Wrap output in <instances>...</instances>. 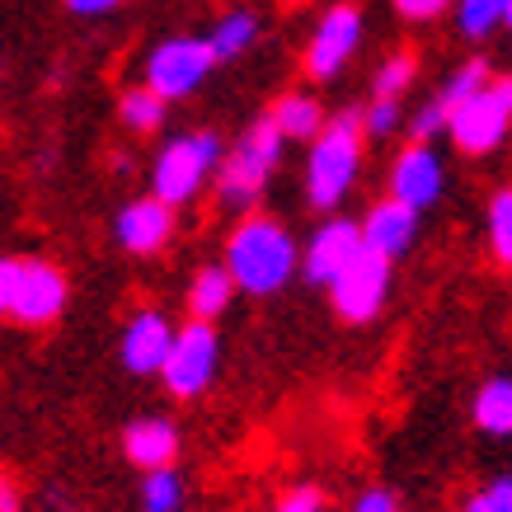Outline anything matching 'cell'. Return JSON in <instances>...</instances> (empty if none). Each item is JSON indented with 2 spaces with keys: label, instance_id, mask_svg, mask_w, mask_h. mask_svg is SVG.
Here are the masks:
<instances>
[{
  "label": "cell",
  "instance_id": "obj_1",
  "mask_svg": "<svg viewBox=\"0 0 512 512\" xmlns=\"http://www.w3.org/2000/svg\"><path fill=\"white\" fill-rule=\"evenodd\" d=\"M226 259H231L235 287L264 296V292H278L282 282L292 278L296 249H292V240H287L282 226H273V221H264V217H249L245 226L231 235Z\"/></svg>",
  "mask_w": 512,
  "mask_h": 512
},
{
  "label": "cell",
  "instance_id": "obj_2",
  "mask_svg": "<svg viewBox=\"0 0 512 512\" xmlns=\"http://www.w3.org/2000/svg\"><path fill=\"white\" fill-rule=\"evenodd\" d=\"M66 282L52 264L38 259H5L0 264V311L24 325H47L52 315L62 311Z\"/></svg>",
  "mask_w": 512,
  "mask_h": 512
},
{
  "label": "cell",
  "instance_id": "obj_3",
  "mask_svg": "<svg viewBox=\"0 0 512 512\" xmlns=\"http://www.w3.org/2000/svg\"><path fill=\"white\" fill-rule=\"evenodd\" d=\"M278 141H282V127L273 113L259 118V123L240 137V146H235L231 156H226V165H221V202H226V207H249V202L259 198L268 170L278 165Z\"/></svg>",
  "mask_w": 512,
  "mask_h": 512
},
{
  "label": "cell",
  "instance_id": "obj_4",
  "mask_svg": "<svg viewBox=\"0 0 512 512\" xmlns=\"http://www.w3.org/2000/svg\"><path fill=\"white\" fill-rule=\"evenodd\" d=\"M357 132H362V118H357V113H339V118L325 127V137L315 141V151H311V202L320 207V212L339 207V198L348 193V184H353Z\"/></svg>",
  "mask_w": 512,
  "mask_h": 512
},
{
  "label": "cell",
  "instance_id": "obj_5",
  "mask_svg": "<svg viewBox=\"0 0 512 512\" xmlns=\"http://www.w3.org/2000/svg\"><path fill=\"white\" fill-rule=\"evenodd\" d=\"M217 156H221V146H217V137H212V132L170 141V146L160 151V160H156V198L165 202V207L188 202L193 193H198L202 174L217 165Z\"/></svg>",
  "mask_w": 512,
  "mask_h": 512
},
{
  "label": "cell",
  "instance_id": "obj_6",
  "mask_svg": "<svg viewBox=\"0 0 512 512\" xmlns=\"http://www.w3.org/2000/svg\"><path fill=\"white\" fill-rule=\"evenodd\" d=\"M386 282H390V259L362 245V254L343 268L329 292H334V306H339L348 325H367L381 311V301H386Z\"/></svg>",
  "mask_w": 512,
  "mask_h": 512
},
{
  "label": "cell",
  "instance_id": "obj_7",
  "mask_svg": "<svg viewBox=\"0 0 512 512\" xmlns=\"http://www.w3.org/2000/svg\"><path fill=\"white\" fill-rule=\"evenodd\" d=\"M212 62H217L212 43H202V38H174V43L156 47L146 80H151V90H156L160 99H184V94L212 71Z\"/></svg>",
  "mask_w": 512,
  "mask_h": 512
},
{
  "label": "cell",
  "instance_id": "obj_8",
  "mask_svg": "<svg viewBox=\"0 0 512 512\" xmlns=\"http://www.w3.org/2000/svg\"><path fill=\"white\" fill-rule=\"evenodd\" d=\"M508 118H512L508 94L484 90L451 113V137H456V146H461L466 156H484V151H494L498 141L508 137Z\"/></svg>",
  "mask_w": 512,
  "mask_h": 512
},
{
  "label": "cell",
  "instance_id": "obj_9",
  "mask_svg": "<svg viewBox=\"0 0 512 512\" xmlns=\"http://www.w3.org/2000/svg\"><path fill=\"white\" fill-rule=\"evenodd\" d=\"M212 372H217V339H212V329L207 325H193L174 339V353L170 362H165V386L179 395V400H188V395H198L207 381H212Z\"/></svg>",
  "mask_w": 512,
  "mask_h": 512
},
{
  "label": "cell",
  "instance_id": "obj_10",
  "mask_svg": "<svg viewBox=\"0 0 512 512\" xmlns=\"http://www.w3.org/2000/svg\"><path fill=\"white\" fill-rule=\"evenodd\" d=\"M357 33H362V15H357L353 5H334L325 19H320V29L311 38V52H306V66H311V76H334L348 57H353L357 47Z\"/></svg>",
  "mask_w": 512,
  "mask_h": 512
},
{
  "label": "cell",
  "instance_id": "obj_11",
  "mask_svg": "<svg viewBox=\"0 0 512 512\" xmlns=\"http://www.w3.org/2000/svg\"><path fill=\"white\" fill-rule=\"evenodd\" d=\"M362 245H367V240H362V231H357L353 221H329L325 231L315 235L311 254H306V278H311L315 287H334L343 268L362 254Z\"/></svg>",
  "mask_w": 512,
  "mask_h": 512
},
{
  "label": "cell",
  "instance_id": "obj_12",
  "mask_svg": "<svg viewBox=\"0 0 512 512\" xmlns=\"http://www.w3.org/2000/svg\"><path fill=\"white\" fill-rule=\"evenodd\" d=\"M174 339H179V334H170V325H165L160 315H151V311L137 315L123 334V367L132 376L165 372V362H170V353H174Z\"/></svg>",
  "mask_w": 512,
  "mask_h": 512
},
{
  "label": "cell",
  "instance_id": "obj_13",
  "mask_svg": "<svg viewBox=\"0 0 512 512\" xmlns=\"http://www.w3.org/2000/svg\"><path fill=\"white\" fill-rule=\"evenodd\" d=\"M390 188H395V202L404 207H428V202L442 193V165H437L433 146H409L400 160H395V174H390Z\"/></svg>",
  "mask_w": 512,
  "mask_h": 512
},
{
  "label": "cell",
  "instance_id": "obj_14",
  "mask_svg": "<svg viewBox=\"0 0 512 512\" xmlns=\"http://www.w3.org/2000/svg\"><path fill=\"white\" fill-rule=\"evenodd\" d=\"M174 217L170 207L160 198H141L132 202L123 217H118V240H123V249H132V254H151V249L165 245V235H170Z\"/></svg>",
  "mask_w": 512,
  "mask_h": 512
},
{
  "label": "cell",
  "instance_id": "obj_15",
  "mask_svg": "<svg viewBox=\"0 0 512 512\" xmlns=\"http://www.w3.org/2000/svg\"><path fill=\"white\" fill-rule=\"evenodd\" d=\"M414 231H419V212H414V207H404V202H381L372 217H367V226H362V240H367V249L395 259V254L409 249Z\"/></svg>",
  "mask_w": 512,
  "mask_h": 512
},
{
  "label": "cell",
  "instance_id": "obj_16",
  "mask_svg": "<svg viewBox=\"0 0 512 512\" xmlns=\"http://www.w3.org/2000/svg\"><path fill=\"white\" fill-rule=\"evenodd\" d=\"M123 447H127V461H132V466H141V470H170L174 451H179V437H174L170 423L141 419V423H132V428H127Z\"/></svg>",
  "mask_w": 512,
  "mask_h": 512
},
{
  "label": "cell",
  "instance_id": "obj_17",
  "mask_svg": "<svg viewBox=\"0 0 512 512\" xmlns=\"http://www.w3.org/2000/svg\"><path fill=\"white\" fill-rule=\"evenodd\" d=\"M231 292H235L231 268H202L198 282H193V292H188V311H193V320H198V325L217 320V315L226 311Z\"/></svg>",
  "mask_w": 512,
  "mask_h": 512
},
{
  "label": "cell",
  "instance_id": "obj_18",
  "mask_svg": "<svg viewBox=\"0 0 512 512\" xmlns=\"http://www.w3.org/2000/svg\"><path fill=\"white\" fill-rule=\"evenodd\" d=\"M475 423L484 433H512V381H489L475 400Z\"/></svg>",
  "mask_w": 512,
  "mask_h": 512
},
{
  "label": "cell",
  "instance_id": "obj_19",
  "mask_svg": "<svg viewBox=\"0 0 512 512\" xmlns=\"http://www.w3.org/2000/svg\"><path fill=\"white\" fill-rule=\"evenodd\" d=\"M273 118H278L282 137H315V132H320V104L306 99V94H287V99H278Z\"/></svg>",
  "mask_w": 512,
  "mask_h": 512
},
{
  "label": "cell",
  "instance_id": "obj_20",
  "mask_svg": "<svg viewBox=\"0 0 512 512\" xmlns=\"http://www.w3.org/2000/svg\"><path fill=\"white\" fill-rule=\"evenodd\" d=\"M254 15H231V19H221L217 33L207 38L212 43V52H217V62H226V57H240L249 43H254Z\"/></svg>",
  "mask_w": 512,
  "mask_h": 512
},
{
  "label": "cell",
  "instance_id": "obj_21",
  "mask_svg": "<svg viewBox=\"0 0 512 512\" xmlns=\"http://www.w3.org/2000/svg\"><path fill=\"white\" fill-rule=\"evenodd\" d=\"M160 118H165V99H160L151 85H146V90H127V99H123V123L127 127L151 132V127H160Z\"/></svg>",
  "mask_w": 512,
  "mask_h": 512
},
{
  "label": "cell",
  "instance_id": "obj_22",
  "mask_svg": "<svg viewBox=\"0 0 512 512\" xmlns=\"http://www.w3.org/2000/svg\"><path fill=\"white\" fill-rule=\"evenodd\" d=\"M484 80H489V66H484V62H470L466 71H456V76H451V85H447V90H442V109H447V113H456V109H461V104H470L475 94H484V90H489Z\"/></svg>",
  "mask_w": 512,
  "mask_h": 512
},
{
  "label": "cell",
  "instance_id": "obj_23",
  "mask_svg": "<svg viewBox=\"0 0 512 512\" xmlns=\"http://www.w3.org/2000/svg\"><path fill=\"white\" fill-rule=\"evenodd\" d=\"M508 5L512 0H461V29L470 33V38H480V33H489L498 24V19H508Z\"/></svg>",
  "mask_w": 512,
  "mask_h": 512
},
{
  "label": "cell",
  "instance_id": "obj_24",
  "mask_svg": "<svg viewBox=\"0 0 512 512\" xmlns=\"http://www.w3.org/2000/svg\"><path fill=\"white\" fill-rule=\"evenodd\" d=\"M489 240H494L498 264L512 268V188H503L494 198V212H489Z\"/></svg>",
  "mask_w": 512,
  "mask_h": 512
},
{
  "label": "cell",
  "instance_id": "obj_25",
  "mask_svg": "<svg viewBox=\"0 0 512 512\" xmlns=\"http://www.w3.org/2000/svg\"><path fill=\"white\" fill-rule=\"evenodd\" d=\"M409 80H414V57H395V62H386L381 66V76H376V99H390V104H395Z\"/></svg>",
  "mask_w": 512,
  "mask_h": 512
},
{
  "label": "cell",
  "instance_id": "obj_26",
  "mask_svg": "<svg viewBox=\"0 0 512 512\" xmlns=\"http://www.w3.org/2000/svg\"><path fill=\"white\" fill-rule=\"evenodd\" d=\"M179 508V480L170 470H151L146 480V512H174Z\"/></svg>",
  "mask_w": 512,
  "mask_h": 512
},
{
  "label": "cell",
  "instance_id": "obj_27",
  "mask_svg": "<svg viewBox=\"0 0 512 512\" xmlns=\"http://www.w3.org/2000/svg\"><path fill=\"white\" fill-rule=\"evenodd\" d=\"M466 512H512V480L489 484L484 494L470 498V508H466Z\"/></svg>",
  "mask_w": 512,
  "mask_h": 512
},
{
  "label": "cell",
  "instance_id": "obj_28",
  "mask_svg": "<svg viewBox=\"0 0 512 512\" xmlns=\"http://www.w3.org/2000/svg\"><path fill=\"white\" fill-rule=\"evenodd\" d=\"M437 127H451V113L442 109V99H437V104H428V109H423L419 118H414V137L428 141V137L437 132Z\"/></svg>",
  "mask_w": 512,
  "mask_h": 512
},
{
  "label": "cell",
  "instance_id": "obj_29",
  "mask_svg": "<svg viewBox=\"0 0 512 512\" xmlns=\"http://www.w3.org/2000/svg\"><path fill=\"white\" fill-rule=\"evenodd\" d=\"M395 118H400V109H395L390 99H376L372 113H367V132H372V137H386L390 127H395Z\"/></svg>",
  "mask_w": 512,
  "mask_h": 512
},
{
  "label": "cell",
  "instance_id": "obj_30",
  "mask_svg": "<svg viewBox=\"0 0 512 512\" xmlns=\"http://www.w3.org/2000/svg\"><path fill=\"white\" fill-rule=\"evenodd\" d=\"M395 5H400L404 19H433L447 10V0H395Z\"/></svg>",
  "mask_w": 512,
  "mask_h": 512
},
{
  "label": "cell",
  "instance_id": "obj_31",
  "mask_svg": "<svg viewBox=\"0 0 512 512\" xmlns=\"http://www.w3.org/2000/svg\"><path fill=\"white\" fill-rule=\"evenodd\" d=\"M278 512H320V494L315 489H296L278 503Z\"/></svg>",
  "mask_w": 512,
  "mask_h": 512
},
{
  "label": "cell",
  "instance_id": "obj_32",
  "mask_svg": "<svg viewBox=\"0 0 512 512\" xmlns=\"http://www.w3.org/2000/svg\"><path fill=\"white\" fill-rule=\"evenodd\" d=\"M353 512H395V498H390L386 489H372V494L357 498V508H353Z\"/></svg>",
  "mask_w": 512,
  "mask_h": 512
},
{
  "label": "cell",
  "instance_id": "obj_33",
  "mask_svg": "<svg viewBox=\"0 0 512 512\" xmlns=\"http://www.w3.org/2000/svg\"><path fill=\"white\" fill-rule=\"evenodd\" d=\"M66 5H71L76 15H104V10H109L113 0H66Z\"/></svg>",
  "mask_w": 512,
  "mask_h": 512
},
{
  "label": "cell",
  "instance_id": "obj_34",
  "mask_svg": "<svg viewBox=\"0 0 512 512\" xmlns=\"http://www.w3.org/2000/svg\"><path fill=\"white\" fill-rule=\"evenodd\" d=\"M0 512H19V498H15V484H0Z\"/></svg>",
  "mask_w": 512,
  "mask_h": 512
},
{
  "label": "cell",
  "instance_id": "obj_35",
  "mask_svg": "<svg viewBox=\"0 0 512 512\" xmlns=\"http://www.w3.org/2000/svg\"><path fill=\"white\" fill-rule=\"evenodd\" d=\"M498 90H503V94H508V104H512V80H503V85H498Z\"/></svg>",
  "mask_w": 512,
  "mask_h": 512
},
{
  "label": "cell",
  "instance_id": "obj_36",
  "mask_svg": "<svg viewBox=\"0 0 512 512\" xmlns=\"http://www.w3.org/2000/svg\"><path fill=\"white\" fill-rule=\"evenodd\" d=\"M508 24H512V5H508Z\"/></svg>",
  "mask_w": 512,
  "mask_h": 512
}]
</instances>
